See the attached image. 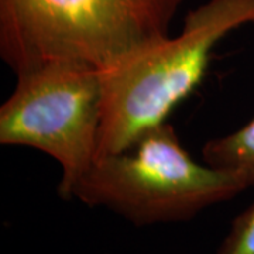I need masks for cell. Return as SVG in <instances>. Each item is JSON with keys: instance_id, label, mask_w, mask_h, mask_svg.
<instances>
[{"instance_id": "obj_1", "label": "cell", "mask_w": 254, "mask_h": 254, "mask_svg": "<svg viewBox=\"0 0 254 254\" xmlns=\"http://www.w3.org/2000/svg\"><path fill=\"white\" fill-rule=\"evenodd\" d=\"M184 0H0V55L16 73L75 63L108 72L170 37Z\"/></svg>"}, {"instance_id": "obj_5", "label": "cell", "mask_w": 254, "mask_h": 254, "mask_svg": "<svg viewBox=\"0 0 254 254\" xmlns=\"http://www.w3.org/2000/svg\"><path fill=\"white\" fill-rule=\"evenodd\" d=\"M202 157L209 165L235 174L246 188L254 187V118L229 136L209 140Z\"/></svg>"}, {"instance_id": "obj_2", "label": "cell", "mask_w": 254, "mask_h": 254, "mask_svg": "<svg viewBox=\"0 0 254 254\" xmlns=\"http://www.w3.org/2000/svg\"><path fill=\"white\" fill-rule=\"evenodd\" d=\"M246 24H254V0H209L185 16L178 36L102 72L96 160L125 150L147 130L165 123L203 79L215 46Z\"/></svg>"}, {"instance_id": "obj_3", "label": "cell", "mask_w": 254, "mask_h": 254, "mask_svg": "<svg viewBox=\"0 0 254 254\" xmlns=\"http://www.w3.org/2000/svg\"><path fill=\"white\" fill-rule=\"evenodd\" d=\"M245 190L235 174L195 161L165 122L125 150L98 158L71 199L147 226L190 220Z\"/></svg>"}, {"instance_id": "obj_6", "label": "cell", "mask_w": 254, "mask_h": 254, "mask_svg": "<svg viewBox=\"0 0 254 254\" xmlns=\"http://www.w3.org/2000/svg\"><path fill=\"white\" fill-rule=\"evenodd\" d=\"M218 254H254V203L235 219Z\"/></svg>"}, {"instance_id": "obj_4", "label": "cell", "mask_w": 254, "mask_h": 254, "mask_svg": "<svg viewBox=\"0 0 254 254\" xmlns=\"http://www.w3.org/2000/svg\"><path fill=\"white\" fill-rule=\"evenodd\" d=\"M16 75V88L0 108V143L53 157L63 171L58 193L71 199L96 161L103 73L82 64L50 63Z\"/></svg>"}]
</instances>
